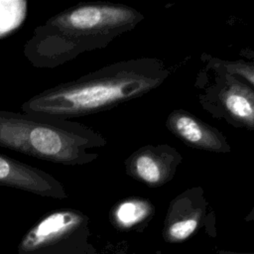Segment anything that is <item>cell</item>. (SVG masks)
<instances>
[{"instance_id":"obj_3","label":"cell","mask_w":254,"mask_h":254,"mask_svg":"<svg viewBox=\"0 0 254 254\" xmlns=\"http://www.w3.org/2000/svg\"><path fill=\"white\" fill-rule=\"evenodd\" d=\"M106 139L81 123L50 116L0 110V146L64 166H82L95 161L93 149Z\"/></svg>"},{"instance_id":"obj_12","label":"cell","mask_w":254,"mask_h":254,"mask_svg":"<svg viewBox=\"0 0 254 254\" xmlns=\"http://www.w3.org/2000/svg\"><path fill=\"white\" fill-rule=\"evenodd\" d=\"M223 65L231 72L245 78L254 86V49H242L234 60H222Z\"/></svg>"},{"instance_id":"obj_5","label":"cell","mask_w":254,"mask_h":254,"mask_svg":"<svg viewBox=\"0 0 254 254\" xmlns=\"http://www.w3.org/2000/svg\"><path fill=\"white\" fill-rule=\"evenodd\" d=\"M88 217L76 209H57L43 216L23 236L19 254H59L87 227Z\"/></svg>"},{"instance_id":"obj_4","label":"cell","mask_w":254,"mask_h":254,"mask_svg":"<svg viewBox=\"0 0 254 254\" xmlns=\"http://www.w3.org/2000/svg\"><path fill=\"white\" fill-rule=\"evenodd\" d=\"M194 88L200 107L234 128L254 131V86L229 71L222 59L202 53Z\"/></svg>"},{"instance_id":"obj_13","label":"cell","mask_w":254,"mask_h":254,"mask_svg":"<svg viewBox=\"0 0 254 254\" xmlns=\"http://www.w3.org/2000/svg\"><path fill=\"white\" fill-rule=\"evenodd\" d=\"M254 220V207L250 210V212L245 217V221H253Z\"/></svg>"},{"instance_id":"obj_8","label":"cell","mask_w":254,"mask_h":254,"mask_svg":"<svg viewBox=\"0 0 254 254\" xmlns=\"http://www.w3.org/2000/svg\"><path fill=\"white\" fill-rule=\"evenodd\" d=\"M206 208L203 189L193 187L184 190L170 203L165 219L164 237L169 242H182L195 232Z\"/></svg>"},{"instance_id":"obj_1","label":"cell","mask_w":254,"mask_h":254,"mask_svg":"<svg viewBox=\"0 0 254 254\" xmlns=\"http://www.w3.org/2000/svg\"><path fill=\"white\" fill-rule=\"evenodd\" d=\"M171 74L164 62L138 58L104 65L26 100L24 112L71 120L109 110L159 87Z\"/></svg>"},{"instance_id":"obj_6","label":"cell","mask_w":254,"mask_h":254,"mask_svg":"<svg viewBox=\"0 0 254 254\" xmlns=\"http://www.w3.org/2000/svg\"><path fill=\"white\" fill-rule=\"evenodd\" d=\"M183 160L180 152L169 144L145 145L125 161L126 174L149 188H159L170 181Z\"/></svg>"},{"instance_id":"obj_10","label":"cell","mask_w":254,"mask_h":254,"mask_svg":"<svg viewBox=\"0 0 254 254\" xmlns=\"http://www.w3.org/2000/svg\"><path fill=\"white\" fill-rule=\"evenodd\" d=\"M154 211L152 203L143 197H128L121 200L111 210L113 224L128 229L148 219Z\"/></svg>"},{"instance_id":"obj_2","label":"cell","mask_w":254,"mask_h":254,"mask_svg":"<svg viewBox=\"0 0 254 254\" xmlns=\"http://www.w3.org/2000/svg\"><path fill=\"white\" fill-rule=\"evenodd\" d=\"M144 18L124 4L78 3L37 26L24 45V56L35 67L54 68L82 53L107 47Z\"/></svg>"},{"instance_id":"obj_11","label":"cell","mask_w":254,"mask_h":254,"mask_svg":"<svg viewBox=\"0 0 254 254\" xmlns=\"http://www.w3.org/2000/svg\"><path fill=\"white\" fill-rule=\"evenodd\" d=\"M27 14L24 0H0V39L17 30Z\"/></svg>"},{"instance_id":"obj_7","label":"cell","mask_w":254,"mask_h":254,"mask_svg":"<svg viewBox=\"0 0 254 254\" xmlns=\"http://www.w3.org/2000/svg\"><path fill=\"white\" fill-rule=\"evenodd\" d=\"M0 186L41 196L64 199V185L49 173L0 153Z\"/></svg>"},{"instance_id":"obj_14","label":"cell","mask_w":254,"mask_h":254,"mask_svg":"<svg viewBox=\"0 0 254 254\" xmlns=\"http://www.w3.org/2000/svg\"><path fill=\"white\" fill-rule=\"evenodd\" d=\"M219 254H232V253H228V252H219Z\"/></svg>"},{"instance_id":"obj_9","label":"cell","mask_w":254,"mask_h":254,"mask_svg":"<svg viewBox=\"0 0 254 254\" xmlns=\"http://www.w3.org/2000/svg\"><path fill=\"white\" fill-rule=\"evenodd\" d=\"M167 129L185 145L207 152L229 153L231 146L215 127L184 109L171 111L166 119Z\"/></svg>"}]
</instances>
